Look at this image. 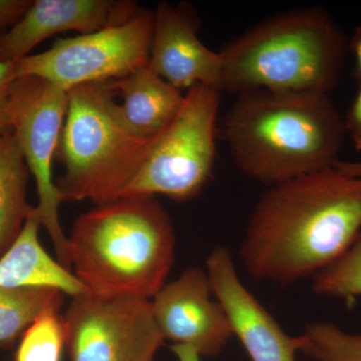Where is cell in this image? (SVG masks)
Wrapping results in <instances>:
<instances>
[{
    "mask_svg": "<svg viewBox=\"0 0 361 361\" xmlns=\"http://www.w3.org/2000/svg\"><path fill=\"white\" fill-rule=\"evenodd\" d=\"M361 231V178L334 166L268 187L239 257L256 281L287 286L341 257Z\"/></svg>",
    "mask_w": 361,
    "mask_h": 361,
    "instance_id": "cell-1",
    "label": "cell"
},
{
    "mask_svg": "<svg viewBox=\"0 0 361 361\" xmlns=\"http://www.w3.org/2000/svg\"><path fill=\"white\" fill-rule=\"evenodd\" d=\"M344 134L329 94L316 92L241 94L222 125L240 172L268 187L332 167Z\"/></svg>",
    "mask_w": 361,
    "mask_h": 361,
    "instance_id": "cell-2",
    "label": "cell"
},
{
    "mask_svg": "<svg viewBox=\"0 0 361 361\" xmlns=\"http://www.w3.org/2000/svg\"><path fill=\"white\" fill-rule=\"evenodd\" d=\"M71 268L90 292L151 300L175 260L174 226L155 196H130L94 207L68 237Z\"/></svg>",
    "mask_w": 361,
    "mask_h": 361,
    "instance_id": "cell-3",
    "label": "cell"
},
{
    "mask_svg": "<svg viewBox=\"0 0 361 361\" xmlns=\"http://www.w3.org/2000/svg\"><path fill=\"white\" fill-rule=\"evenodd\" d=\"M348 42L322 7L277 14L220 51V90L329 94L338 84Z\"/></svg>",
    "mask_w": 361,
    "mask_h": 361,
    "instance_id": "cell-4",
    "label": "cell"
},
{
    "mask_svg": "<svg viewBox=\"0 0 361 361\" xmlns=\"http://www.w3.org/2000/svg\"><path fill=\"white\" fill-rule=\"evenodd\" d=\"M106 82L68 90L59 149L66 173L58 186L63 202L96 206L120 198L137 174L154 140L130 127Z\"/></svg>",
    "mask_w": 361,
    "mask_h": 361,
    "instance_id": "cell-5",
    "label": "cell"
},
{
    "mask_svg": "<svg viewBox=\"0 0 361 361\" xmlns=\"http://www.w3.org/2000/svg\"><path fill=\"white\" fill-rule=\"evenodd\" d=\"M222 90L197 85L185 92L174 120L152 142L141 167L120 198L164 195L186 201L212 174Z\"/></svg>",
    "mask_w": 361,
    "mask_h": 361,
    "instance_id": "cell-6",
    "label": "cell"
},
{
    "mask_svg": "<svg viewBox=\"0 0 361 361\" xmlns=\"http://www.w3.org/2000/svg\"><path fill=\"white\" fill-rule=\"evenodd\" d=\"M68 90L35 75L16 78L7 96V128L18 142L37 184V205L30 216L45 228L59 262L71 270L70 245L59 224L63 199L52 180V160L61 142L68 111Z\"/></svg>",
    "mask_w": 361,
    "mask_h": 361,
    "instance_id": "cell-7",
    "label": "cell"
},
{
    "mask_svg": "<svg viewBox=\"0 0 361 361\" xmlns=\"http://www.w3.org/2000/svg\"><path fill=\"white\" fill-rule=\"evenodd\" d=\"M153 27L154 13L142 9L121 25L56 40L47 51L13 63L16 78L35 75L66 90L120 80L148 65Z\"/></svg>",
    "mask_w": 361,
    "mask_h": 361,
    "instance_id": "cell-8",
    "label": "cell"
},
{
    "mask_svg": "<svg viewBox=\"0 0 361 361\" xmlns=\"http://www.w3.org/2000/svg\"><path fill=\"white\" fill-rule=\"evenodd\" d=\"M63 322L71 361H154L165 341L149 299L87 291L73 297Z\"/></svg>",
    "mask_w": 361,
    "mask_h": 361,
    "instance_id": "cell-9",
    "label": "cell"
},
{
    "mask_svg": "<svg viewBox=\"0 0 361 361\" xmlns=\"http://www.w3.org/2000/svg\"><path fill=\"white\" fill-rule=\"evenodd\" d=\"M213 292L206 271L188 268L164 285L151 301L164 338L191 346L202 356H215L233 336L231 326Z\"/></svg>",
    "mask_w": 361,
    "mask_h": 361,
    "instance_id": "cell-10",
    "label": "cell"
},
{
    "mask_svg": "<svg viewBox=\"0 0 361 361\" xmlns=\"http://www.w3.org/2000/svg\"><path fill=\"white\" fill-rule=\"evenodd\" d=\"M213 295L224 310L233 336L252 361H295L300 336H289L240 280L227 247L216 246L206 261Z\"/></svg>",
    "mask_w": 361,
    "mask_h": 361,
    "instance_id": "cell-11",
    "label": "cell"
},
{
    "mask_svg": "<svg viewBox=\"0 0 361 361\" xmlns=\"http://www.w3.org/2000/svg\"><path fill=\"white\" fill-rule=\"evenodd\" d=\"M142 8L129 0H35L18 23L0 35V61L16 63L58 33L87 35L130 20Z\"/></svg>",
    "mask_w": 361,
    "mask_h": 361,
    "instance_id": "cell-12",
    "label": "cell"
},
{
    "mask_svg": "<svg viewBox=\"0 0 361 361\" xmlns=\"http://www.w3.org/2000/svg\"><path fill=\"white\" fill-rule=\"evenodd\" d=\"M200 21L188 4L163 2L154 11L149 66L180 90L204 85L220 90L223 61L198 32Z\"/></svg>",
    "mask_w": 361,
    "mask_h": 361,
    "instance_id": "cell-13",
    "label": "cell"
},
{
    "mask_svg": "<svg viewBox=\"0 0 361 361\" xmlns=\"http://www.w3.org/2000/svg\"><path fill=\"white\" fill-rule=\"evenodd\" d=\"M40 227L28 215L18 236L0 256V287L56 289L73 298L90 291L71 270L44 250L39 238Z\"/></svg>",
    "mask_w": 361,
    "mask_h": 361,
    "instance_id": "cell-14",
    "label": "cell"
},
{
    "mask_svg": "<svg viewBox=\"0 0 361 361\" xmlns=\"http://www.w3.org/2000/svg\"><path fill=\"white\" fill-rule=\"evenodd\" d=\"M106 84L116 96L123 97L121 109L130 127L149 140L170 125L185 99V92L161 78L149 61L127 77Z\"/></svg>",
    "mask_w": 361,
    "mask_h": 361,
    "instance_id": "cell-15",
    "label": "cell"
},
{
    "mask_svg": "<svg viewBox=\"0 0 361 361\" xmlns=\"http://www.w3.org/2000/svg\"><path fill=\"white\" fill-rule=\"evenodd\" d=\"M28 175L13 132L0 130V256L13 243L32 211L26 201Z\"/></svg>",
    "mask_w": 361,
    "mask_h": 361,
    "instance_id": "cell-16",
    "label": "cell"
},
{
    "mask_svg": "<svg viewBox=\"0 0 361 361\" xmlns=\"http://www.w3.org/2000/svg\"><path fill=\"white\" fill-rule=\"evenodd\" d=\"M63 300L56 289L0 287V346L23 334L45 310L61 308Z\"/></svg>",
    "mask_w": 361,
    "mask_h": 361,
    "instance_id": "cell-17",
    "label": "cell"
},
{
    "mask_svg": "<svg viewBox=\"0 0 361 361\" xmlns=\"http://www.w3.org/2000/svg\"><path fill=\"white\" fill-rule=\"evenodd\" d=\"M65 348L63 316L59 307L49 308L23 332L14 361H61Z\"/></svg>",
    "mask_w": 361,
    "mask_h": 361,
    "instance_id": "cell-18",
    "label": "cell"
},
{
    "mask_svg": "<svg viewBox=\"0 0 361 361\" xmlns=\"http://www.w3.org/2000/svg\"><path fill=\"white\" fill-rule=\"evenodd\" d=\"M300 351L316 361H361V334L331 322H313L300 336Z\"/></svg>",
    "mask_w": 361,
    "mask_h": 361,
    "instance_id": "cell-19",
    "label": "cell"
},
{
    "mask_svg": "<svg viewBox=\"0 0 361 361\" xmlns=\"http://www.w3.org/2000/svg\"><path fill=\"white\" fill-rule=\"evenodd\" d=\"M312 292L336 298L361 296V231L341 257L313 276Z\"/></svg>",
    "mask_w": 361,
    "mask_h": 361,
    "instance_id": "cell-20",
    "label": "cell"
},
{
    "mask_svg": "<svg viewBox=\"0 0 361 361\" xmlns=\"http://www.w3.org/2000/svg\"><path fill=\"white\" fill-rule=\"evenodd\" d=\"M32 4L30 0H0V35L16 25Z\"/></svg>",
    "mask_w": 361,
    "mask_h": 361,
    "instance_id": "cell-21",
    "label": "cell"
},
{
    "mask_svg": "<svg viewBox=\"0 0 361 361\" xmlns=\"http://www.w3.org/2000/svg\"><path fill=\"white\" fill-rule=\"evenodd\" d=\"M343 122L345 133H348L355 149L361 152V82L355 101L349 108L345 121Z\"/></svg>",
    "mask_w": 361,
    "mask_h": 361,
    "instance_id": "cell-22",
    "label": "cell"
},
{
    "mask_svg": "<svg viewBox=\"0 0 361 361\" xmlns=\"http://www.w3.org/2000/svg\"><path fill=\"white\" fill-rule=\"evenodd\" d=\"M16 80L13 63L0 61V130L6 129V108L9 87Z\"/></svg>",
    "mask_w": 361,
    "mask_h": 361,
    "instance_id": "cell-23",
    "label": "cell"
},
{
    "mask_svg": "<svg viewBox=\"0 0 361 361\" xmlns=\"http://www.w3.org/2000/svg\"><path fill=\"white\" fill-rule=\"evenodd\" d=\"M348 49L353 54L355 61V75L356 80L361 82V23L355 28L350 42H348Z\"/></svg>",
    "mask_w": 361,
    "mask_h": 361,
    "instance_id": "cell-24",
    "label": "cell"
},
{
    "mask_svg": "<svg viewBox=\"0 0 361 361\" xmlns=\"http://www.w3.org/2000/svg\"><path fill=\"white\" fill-rule=\"evenodd\" d=\"M171 350L179 361H201V356L193 348L185 344H173Z\"/></svg>",
    "mask_w": 361,
    "mask_h": 361,
    "instance_id": "cell-25",
    "label": "cell"
},
{
    "mask_svg": "<svg viewBox=\"0 0 361 361\" xmlns=\"http://www.w3.org/2000/svg\"><path fill=\"white\" fill-rule=\"evenodd\" d=\"M334 167L351 177L361 178V161H348L338 159L334 161Z\"/></svg>",
    "mask_w": 361,
    "mask_h": 361,
    "instance_id": "cell-26",
    "label": "cell"
}]
</instances>
